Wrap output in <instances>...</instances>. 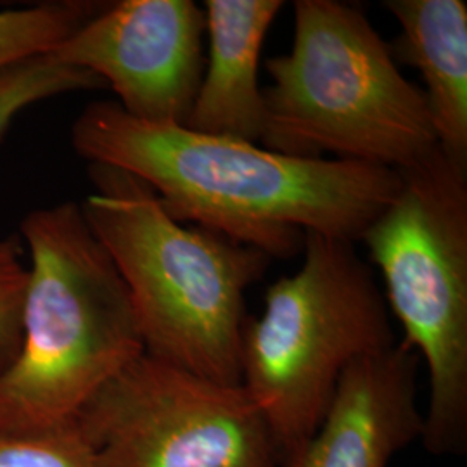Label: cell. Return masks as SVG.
I'll use <instances>...</instances> for the list:
<instances>
[{"instance_id": "obj_4", "label": "cell", "mask_w": 467, "mask_h": 467, "mask_svg": "<svg viewBox=\"0 0 467 467\" xmlns=\"http://www.w3.org/2000/svg\"><path fill=\"white\" fill-rule=\"evenodd\" d=\"M267 71V150L400 171L438 146L422 90L353 5L296 0L291 50L268 59Z\"/></svg>"}, {"instance_id": "obj_10", "label": "cell", "mask_w": 467, "mask_h": 467, "mask_svg": "<svg viewBox=\"0 0 467 467\" xmlns=\"http://www.w3.org/2000/svg\"><path fill=\"white\" fill-rule=\"evenodd\" d=\"M283 7V0L204 2L208 59L187 129L260 144L265 125L260 54Z\"/></svg>"}, {"instance_id": "obj_1", "label": "cell", "mask_w": 467, "mask_h": 467, "mask_svg": "<svg viewBox=\"0 0 467 467\" xmlns=\"http://www.w3.org/2000/svg\"><path fill=\"white\" fill-rule=\"evenodd\" d=\"M71 146L88 165L132 173L170 217L291 258L305 233L357 243L400 189V171L343 160H306L233 137L127 115L117 100L87 106Z\"/></svg>"}, {"instance_id": "obj_5", "label": "cell", "mask_w": 467, "mask_h": 467, "mask_svg": "<svg viewBox=\"0 0 467 467\" xmlns=\"http://www.w3.org/2000/svg\"><path fill=\"white\" fill-rule=\"evenodd\" d=\"M301 251V267L268 287L241 345V384L283 467L317 431L345 370L397 343L383 291L355 243L305 233Z\"/></svg>"}, {"instance_id": "obj_2", "label": "cell", "mask_w": 467, "mask_h": 467, "mask_svg": "<svg viewBox=\"0 0 467 467\" xmlns=\"http://www.w3.org/2000/svg\"><path fill=\"white\" fill-rule=\"evenodd\" d=\"M82 213L121 275L144 351L222 384H241L246 291L270 265L264 251L168 215L129 171L88 165Z\"/></svg>"}, {"instance_id": "obj_11", "label": "cell", "mask_w": 467, "mask_h": 467, "mask_svg": "<svg viewBox=\"0 0 467 467\" xmlns=\"http://www.w3.org/2000/svg\"><path fill=\"white\" fill-rule=\"evenodd\" d=\"M400 25L389 47L416 67L438 148L467 167V4L464 0H388Z\"/></svg>"}, {"instance_id": "obj_12", "label": "cell", "mask_w": 467, "mask_h": 467, "mask_svg": "<svg viewBox=\"0 0 467 467\" xmlns=\"http://www.w3.org/2000/svg\"><path fill=\"white\" fill-rule=\"evenodd\" d=\"M106 2L57 0L0 11V69L47 54L98 15Z\"/></svg>"}, {"instance_id": "obj_14", "label": "cell", "mask_w": 467, "mask_h": 467, "mask_svg": "<svg viewBox=\"0 0 467 467\" xmlns=\"http://www.w3.org/2000/svg\"><path fill=\"white\" fill-rule=\"evenodd\" d=\"M0 467H99L77 422L42 433L0 431Z\"/></svg>"}, {"instance_id": "obj_8", "label": "cell", "mask_w": 467, "mask_h": 467, "mask_svg": "<svg viewBox=\"0 0 467 467\" xmlns=\"http://www.w3.org/2000/svg\"><path fill=\"white\" fill-rule=\"evenodd\" d=\"M204 11L192 0H119L50 54L111 87L127 115L185 127L204 71Z\"/></svg>"}, {"instance_id": "obj_6", "label": "cell", "mask_w": 467, "mask_h": 467, "mask_svg": "<svg viewBox=\"0 0 467 467\" xmlns=\"http://www.w3.org/2000/svg\"><path fill=\"white\" fill-rule=\"evenodd\" d=\"M397 196L360 235L379 268L403 341L424 360L422 441L434 455L467 449V167L438 146L400 170Z\"/></svg>"}, {"instance_id": "obj_9", "label": "cell", "mask_w": 467, "mask_h": 467, "mask_svg": "<svg viewBox=\"0 0 467 467\" xmlns=\"http://www.w3.org/2000/svg\"><path fill=\"white\" fill-rule=\"evenodd\" d=\"M418 368L405 341L355 360L317 431L285 467H388L422 438Z\"/></svg>"}, {"instance_id": "obj_3", "label": "cell", "mask_w": 467, "mask_h": 467, "mask_svg": "<svg viewBox=\"0 0 467 467\" xmlns=\"http://www.w3.org/2000/svg\"><path fill=\"white\" fill-rule=\"evenodd\" d=\"M21 347L0 370V431L73 424L100 388L144 353L129 291L80 202L26 213Z\"/></svg>"}, {"instance_id": "obj_15", "label": "cell", "mask_w": 467, "mask_h": 467, "mask_svg": "<svg viewBox=\"0 0 467 467\" xmlns=\"http://www.w3.org/2000/svg\"><path fill=\"white\" fill-rule=\"evenodd\" d=\"M17 241L0 235V370L11 366L21 347L28 262Z\"/></svg>"}, {"instance_id": "obj_13", "label": "cell", "mask_w": 467, "mask_h": 467, "mask_svg": "<svg viewBox=\"0 0 467 467\" xmlns=\"http://www.w3.org/2000/svg\"><path fill=\"white\" fill-rule=\"evenodd\" d=\"M106 88L92 73L71 67L50 52L0 69V140L25 109L63 94Z\"/></svg>"}, {"instance_id": "obj_7", "label": "cell", "mask_w": 467, "mask_h": 467, "mask_svg": "<svg viewBox=\"0 0 467 467\" xmlns=\"http://www.w3.org/2000/svg\"><path fill=\"white\" fill-rule=\"evenodd\" d=\"M75 422L99 467H281L243 384L204 379L146 351Z\"/></svg>"}]
</instances>
